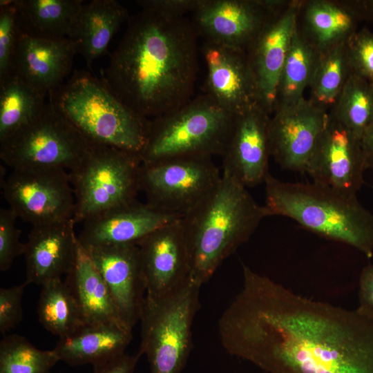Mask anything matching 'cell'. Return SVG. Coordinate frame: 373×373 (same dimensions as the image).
<instances>
[{"label":"cell","instance_id":"obj_36","mask_svg":"<svg viewBox=\"0 0 373 373\" xmlns=\"http://www.w3.org/2000/svg\"><path fill=\"white\" fill-rule=\"evenodd\" d=\"M17 216L10 208L0 210V270H8L14 260L23 255L26 244L20 241L21 230L16 227Z\"/></svg>","mask_w":373,"mask_h":373},{"label":"cell","instance_id":"obj_23","mask_svg":"<svg viewBox=\"0 0 373 373\" xmlns=\"http://www.w3.org/2000/svg\"><path fill=\"white\" fill-rule=\"evenodd\" d=\"M359 22L344 0H300L296 30L322 52L346 43Z\"/></svg>","mask_w":373,"mask_h":373},{"label":"cell","instance_id":"obj_29","mask_svg":"<svg viewBox=\"0 0 373 373\" xmlns=\"http://www.w3.org/2000/svg\"><path fill=\"white\" fill-rule=\"evenodd\" d=\"M46 96L14 74L0 82V143L44 109Z\"/></svg>","mask_w":373,"mask_h":373},{"label":"cell","instance_id":"obj_32","mask_svg":"<svg viewBox=\"0 0 373 373\" xmlns=\"http://www.w3.org/2000/svg\"><path fill=\"white\" fill-rule=\"evenodd\" d=\"M328 113L361 138L373 123V83L351 74Z\"/></svg>","mask_w":373,"mask_h":373},{"label":"cell","instance_id":"obj_16","mask_svg":"<svg viewBox=\"0 0 373 373\" xmlns=\"http://www.w3.org/2000/svg\"><path fill=\"white\" fill-rule=\"evenodd\" d=\"M84 247L103 278L122 322L132 329L140 321L146 295L137 245Z\"/></svg>","mask_w":373,"mask_h":373},{"label":"cell","instance_id":"obj_38","mask_svg":"<svg viewBox=\"0 0 373 373\" xmlns=\"http://www.w3.org/2000/svg\"><path fill=\"white\" fill-rule=\"evenodd\" d=\"M202 0H141L137 3L142 10L169 18L184 17L188 12L193 13Z\"/></svg>","mask_w":373,"mask_h":373},{"label":"cell","instance_id":"obj_17","mask_svg":"<svg viewBox=\"0 0 373 373\" xmlns=\"http://www.w3.org/2000/svg\"><path fill=\"white\" fill-rule=\"evenodd\" d=\"M300 0H289L267 22L245 51L257 84L260 104L271 115L280 75L296 30Z\"/></svg>","mask_w":373,"mask_h":373},{"label":"cell","instance_id":"obj_10","mask_svg":"<svg viewBox=\"0 0 373 373\" xmlns=\"http://www.w3.org/2000/svg\"><path fill=\"white\" fill-rule=\"evenodd\" d=\"M221 177L211 157H178L142 164L140 186L146 204L183 216L214 189Z\"/></svg>","mask_w":373,"mask_h":373},{"label":"cell","instance_id":"obj_41","mask_svg":"<svg viewBox=\"0 0 373 373\" xmlns=\"http://www.w3.org/2000/svg\"><path fill=\"white\" fill-rule=\"evenodd\" d=\"M359 21L373 23V0H344Z\"/></svg>","mask_w":373,"mask_h":373},{"label":"cell","instance_id":"obj_42","mask_svg":"<svg viewBox=\"0 0 373 373\" xmlns=\"http://www.w3.org/2000/svg\"><path fill=\"white\" fill-rule=\"evenodd\" d=\"M361 142L366 168L373 171V123L363 132Z\"/></svg>","mask_w":373,"mask_h":373},{"label":"cell","instance_id":"obj_33","mask_svg":"<svg viewBox=\"0 0 373 373\" xmlns=\"http://www.w3.org/2000/svg\"><path fill=\"white\" fill-rule=\"evenodd\" d=\"M59 359L53 350H41L12 334L0 343V373H48Z\"/></svg>","mask_w":373,"mask_h":373},{"label":"cell","instance_id":"obj_7","mask_svg":"<svg viewBox=\"0 0 373 373\" xmlns=\"http://www.w3.org/2000/svg\"><path fill=\"white\" fill-rule=\"evenodd\" d=\"M201 286L190 279L174 292L159 298L146 296L140 318V356L150 373H182L192 347V326L200 307Z\"/></svg>","mask_w":373,"mask_h":373},{"label":"cell","instance_id":"obj_25","mask_svg":"<svg viewBox=\"0 0 373 373\" xmlns=\"http://www.w3.org/2000/svg\"><path fill=\"white\" fill-rule=\"evenodd\" d=\"M64 283L86 324L113 323L126 326L118 315L103 278L79 240L74 264Z\"/></svg>","mask_w":373,"mask_h":373},{"label":"cell","instance_id":"obj_6","mask_svg":"<svg viewBox=\"0 0 373 373\" xmlns=\"http://www.w3.org/2000/svg\"><path fill=\"white\" fill-rule=\"evenodd\" d=\"M236 116L209 95L192 97L179 108L149 119L142 164L186 156L221 155Z\"/></svg>","mask_w":373,"mask_h":373},{"label":"cell","instance_id":"obj_19","mask_svg":"<svg viewBox=\"0 0 373 373\" xmlns=\"http://www.w3.org/2000/svg\"><path fill=\"white\" fill-rule=\"evenodd\" d=\"M180 219L157 229L137 244L146 296H164L191 279L189 258Z\"/></svg>","mask_w":373,"mask_h":373},{"label":"cell","instance_id":"obj_15","mask_svg":"<svg viewBox=\"0 0 373 373\" xmlns=\"http://www.w3.org/2000/svg\"><path fill=\"white\" fill-rule=\"evenodd\" d=\"M201 52L207 68L204 93L235 115L260 106L245 51L204 40Z\"/></svg>","mask_w":373,"mask_h":373},{"label":"cell","instance_id":"obj_28","mask_svg":"<svg viewBox=\"0 0 373 373\" xmlns=\"http://www.w3.org/2000/svg\"><path fill=\"white\" fill-rule=\"evenodd\" d=\"M320 54L296 30L280 75L274 112L305 98L304 92L310 85Z\"/></svg>","mask_w":373,"mask_h":373},{"label":"cell","instance_id":"obj_18","mask_svg":"<svg viewBox=\"0 0 373 373\" xmlns=\"http://www.w3.org/2000/svg\"><path fill=\"white\" fill-rule=\"evenodd\" d=\"M271 117L260 106L237 115L222 156V173L247 188L264 182L269 173Z\"/></svg>","mask_w":373,"mask_h":373},{"label":"cell","instance_id":"obj_22","mask_svg":"<svg viewBox=\"0 0 373 373\" xmlns=\"http://www.w3.org/2000/svg\"><path fill=\"white\" fill-rule=\"evenodd\" d=\"M75 225L71 218L32 226L23 254L28 284L41 286L70 271L78 242Z\"/></svg>","mask_w":373,"mask_h":373},{"label":"cell","instance_id":"obj_27","mask_svg":"<svg viewBox=\"0 0 373 373\" xmlns=\"http://www.w3.org/2000/svg\"><path fill=\"white\" fill-rule=\"evenodd\" d=\"M82 0H17L20 32L44 39L71 38Z\"/></svg>","mask_w":373,"mask_h":373},{"label":"cell","instance_id":"obj_12","mask_svg":"<svg viewBox=\"0 0 373 373\" xmlns=\"http://www.w3.org/2000/svg\"><path fill=\"white\" fill-rule=\"evenodd\" d=\"M289 0H202L193 23L204 40L246 51Z\"/></svg>","mask_w":373,"mask_h":373},{"label":"cell","instance_id":"obj_43","mask_svg":"<svg viewBox=\"0 0 373 373\" xmlns=\"http://www.w3.org/2000/svg\"><path fill=\"white\" fill-rule=\"evenodd\" d=\"M48 373H51V372H48Z\"/></svg>","mask_w":373,"mask_h":373},{"label":"cell","instance_id":"obj_40","mask_svg":"<svg viewBox=\"0 0 373 373\" xmlns=\"http://www.w3.org/2000/svg\"><path fill=\"white\" fill-rule=\"evenodd\" d=\"M140 356L126 353L94 366L93 373H135Z\"/></svg>","mask_w":373,"mask_h":373},{"label":"cell","instance_id":"obj_20","mask_svg":"<svg viewBox=\"0 0 373 373\" xmlns=\"http://www.w3.org/2000/svg\"><path fill=\"white\" fill-rule=\"evenodd\" d=\"M77 52L73 39H44L20 32L12 74L48 96L65 82Z\"/></svg>","mask_w":373,"mask_h":373},{"label":"cell","instance_id":"obj_35","mask_svg":"<svg viewBox=\"0 0 373 373\" xmlns=\"http://www.w3.org/2000/svg\"><path fill=\"white\" fill-rule=\"evenodd\" d=\"M345 45L352 74L373 83V32L363 28Z\"/></svg>","mask_w":373,"mask_h":373},{"label":"cell","instance_id":"obj_8","mask_svg":"<svg viewBox=\"0 0 373 373\" xmlns=\"http://www.w3.org/2000/svg\"><path fill=\"white\" fill-rule=\"evenodd\" d=\"M141 165L137 153L95 145L68 173L75 196V223L136 202Z\"/></svg>","mask_w":373,"mask_h":373},{"label":"cell","instance_id":"obj_1","mask_svg":"<svg viewBox=\"0 0 373 373\" xmlns=\"http://www.w3.org/2000/svg\"><path fill=\"white\" fill-rule=\"evenodd\" d=\"M218 321L224 350L268 373H373V316L297 294L242 265Z\"/></svg>","mask_w":373,"mask_h":373},{"label":"cell","instance_id":"obj_4","mask_svg":"<svg viewBox=\"0 0 373 373\" xmlns=\"http://www.w3.org/2000/svg\"><path fill=\"white\" fill-rule=\"evenodd\" d=\"M265 217L289 218L320 236L373 256V214L350 194L314 182H283L266 177Z\"/></svg>","mask_w":373,"mask_h":373},{"label":"cell","instance_id":"obj_9","mask_svg":"<svg viewBox=\"0 0 373 373\" xmlns=\"http://www.w3.org/2000/svg\"><path fill=\"white\" fill-rule=\"evenodd\" d=\"M95 145L48 101L33 119L0 143V158L12 170L72 171Z\"/></svg>","mask_w":373,"mask_h":373},{"label":"cell","instance_id":"obj_11","mask_svg":"<svg viewBox=\"0 0 373 373\" xmlns=\"http://www.w3.org/2000/svg\"><path fill=\"white\" fill-rule=\"evenodd\" d=\"M1 188L17 217L32 226L73 218L75 196L66 169L12 170L1 180Z\"/></svg>","mask_w":373,"mask_h":373},{"label":"cell","instance_id":"obj_14","mask_svg":"<svg viewBox=\"0 0 373 373\" xmlns=\"http://www.w3.org/2000/svg\"><path fill=\"white\" fill-rule=\"evenodd\" d=\"M328 111L303 98L271 117V156L284 169L306 172Z\"/></svg>","mask_w":373,"mask_h":373},{"label":"cell","instance_id":"obj_21","mask_svg":"<svg viewBox=\"0 0 373 373\" xmlns=\"http://www.w3.org/2000/svg\"><path fill=\"white\" fill-rule=\"evenodd\" d=\"M182 216L161 211L137 200L84 221L77 237L84 247L137 245L151 232Z\"/></svg>","mask_w":373,"mask_h":373},{"label":"cell","instance_id":"obj_37","mask_svg":"<svg viewBox=\"0 0 373 373\" xmlns=\"http://www.w3.org/2000/svg\"><path fill=\"white\" fill-rule=\"evenodd\" d=\"M28 283L0 289V332L5 334L23 318L22 296Z\"/></svg>","mask_w":373,"mask_h":373},{"label":"cell","instance_id":"obj_3","mask_svg":"<svg viewBox=\"0 0 373 373\" xmlns=\"http://www.w3.org/2000/svg\"><path fill=\"white\" fill-rule=\"evenodd\" d=\"M265 217L247 187L222 173L214 189L180 219L191 280L207 283Z\"/></svg>","mask_w":373,"mask_h":373},{"label":"cell","instance_id":"obj_26","mask_svg":"<svg viewBox=\"0 0 373 373\" xmlns=\"http://www.w3.org/2000/svg\"><path fill=\"white\" fill-rule=\"evenodd\" d=\"M126 8L115 0H93L84 3L72 37L78 52L91 68L103 55L122 23L128 20Z\"/></svg>","mask_w":373,"mask_h":373},{"label":"cell","instance_id":"obj_24","mask_svg":"<svg viewBox=\"0 0 373 373\" xmlns=\"http://www.w3.org/2000/svg\"><path fill=\"white\" fill-rule=\"evenodd\" d=\"M132 329L113 323L85 324L71 335L59 338L53 349L59 361L70 365L94 366L125 353Z\"/></svg>","mask_w":373,"mask_h":373},{"label":"cell","instance_id":"obj_34","mask_svg":"<svg viewBox=\"0 0 373 373\" xmlns=\"http://www.w3.org/2000/svg\"><path fill=\"white\" fill-rule=\"evenodd\" d=\"M17 1H0V82L12 73L15 53L20 35Z\"/></svg>","mask_w":373,"mask_h":373},{"label":"cell","instance_id":"obj_39","mask_svg":"<svg viewBox=\"0 0 373 373\" xmlns=\"http://www.w3.org/2000/svg\"><path fill=\"white\" fill-rule=\"evenodd\" d=\"M357 308L373 316V264L365 266L361 272Z\"/></svg>","mask_w":373,"mask_h":373},{"label":"cell","instance_id":"obj_13","mask_svg":"<svg viewBox=\"0 0 373 373\" xmlns=\"http://www.w3.org/2000/svg\"><path fill=\"white\" fill-rule=\"evenodd\" d=\"M366 169L361 138L328 113L306 169L313 182L356 194Z\"/></svg>","mask_w":373,"mask_h":373},{"label":"cell","instance_id":"obj_31","mask_svg":"<svg viewBox=\"0 0 373 373\" xmlns=\"http://www.w3.org/2000/svg\"><path fill=\"white\" fill-rule=\"evenodd\" d=\"M346 43L321 52L310 85L308 99L328 111L352 74Z\"/></svg>","mask_w":373,"mask_h":373},{"label":"cell","instance_id":"obj_30","mask_svg":"<svg viewBox=\"0 0 373 373\" xmlns=\"http://www.w3.org/2000/svg\"><path fill=\"white\" fill-rule=\"evenodd\" d=\"M37 314L43 327L59 338L71 335L86 324L73 296L61 279L41 285Z\"/></svg>","mask_w":373,"mask_h":373},{"label":"cell","instance_id":"obj_2","mask_svg":"<svg viewBox=\"0 0 373 373\" xmlns=\"http://www.w3.org/2000/svg\"><path fill=\"white\" fill-rule=\"evenodd\" d=\"M198 36L193 22L185 17L142 10L129 17L102 79L144 118L171 112L193 97Z\"/></svg>","mask_w":373,"mask_h":373},{"label":"cell","instance_id":"obj_5","mask_svg":"<svg viewBox=\"0 0 373 373\" xmlns=\"http://www.w3.org/2000/svg\"><path fill=\"white\" fill-rule=\"evenodd\" d=\"M49 102L88 140L140 154L149 119L126 106L101 79L75 70Z\"/></svg>","mask_w":373,"mask_h":373}]
</instances>
